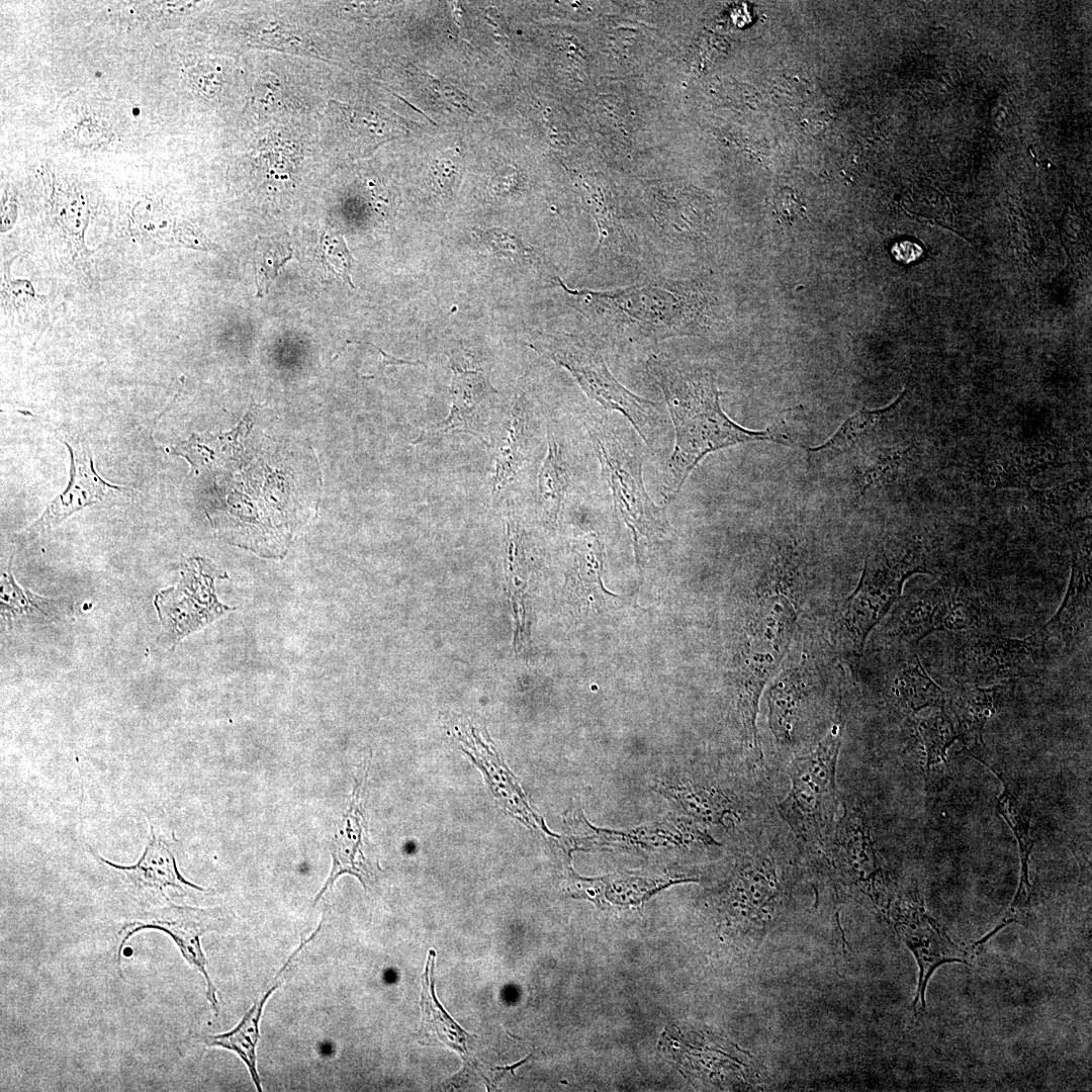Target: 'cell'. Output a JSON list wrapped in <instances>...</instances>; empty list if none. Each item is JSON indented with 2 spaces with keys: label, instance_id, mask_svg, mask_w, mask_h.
<instances>
[{
  "label": "cell",
  "instance_id": "6da1fadb",
  "mask_svg": "<svg viewBox=\"0 0 1092 1092\" xmlns=\"http://www.w3.org/2000/svg\"><path fill=\"white\" fill-rule=\"evenodd\" d=\"M646 367L664 396L674 430L661 489L664 502L676 497L708 454L741 443L779 441L769 430H748L732 421L721 407L713 375L704 368L665 353L650 355Z\"/></svg>",
  "mask_w": 1092,
  "mask_h": 1092
},
{
  "label": "cell",
  "instance_id": "7a4b0ae2",
  "mask_svg": "<svg viewBox=\"0 0 1092 1092\" xmlns=\"http://www.w3.org/2000/svg\"><path fill=\"white\" fill-rule=\"evenodd\" d=\"M555 279L569 304L607 336L657 342L697 333L706 323L707 299L689 281L660 278L593 290L571 289Z\"/></svg>",
  "mask_w": 1092,
  "mask_h": 1092
},
{
  "label": "cell",
  "instance_id": "3957f363",
  "mask_svg": "<svg viewBox=\"0 0 1092 1092\" xmlns=\"http://www.w3.org/2000/svg\"><path fill=\"white\" fill-rule=\"evenodd\" d=\"M929 569V546L917 534H889L867 553L858 584L834 615L835 650L856 666L871 632L901 597L905 581Z\"/></svg>",
  "mask_w": 1092,
  "mask_h": 1092
},
{
  "label": "cell",
  "instance_id": "277c9868",
  "mask_svg": "<svg viewBox=\"0 0 1092 1092\" xmlns=\"http://www.w3.org/2000/svg\"><path fill=\"white\" fill-rule=\"evenodd\" d=\"M903 402L901 394L884 408L860 410L823 444L807 448L811 472L850 488L858 496L890 487L907 476L917 460L916 444L910 440L876 443L881 429Z\"/></svg>",
  "mask_w": 1092,
  "mask_h": 1092
},
{
  "label": "cell",
  "instance_id": "5b68a950",
  "mask_svg": "<svg viewBox=\"0 0 1092 1092\" xmlns=\"http://www.w3.org/2000/svg\"><path fill=\"white\" fill-rule=\"evenodd\" d=\"M943 668L958 685L992 686L1030 675L1043 663L1041 629L1023 638L989 630L945 632Z\"/></svg>",
  "mask_w": 1092,
  "mask_h": 1092
},
{
  "label": "cell",
  "instance_id": "8992f818",
  "mask_svg": "<svg viewBox=\"0 0 1092 1092\" xmlns=\"http://www.w3.org/2000/svg\"><path fill=\"white\" fill-rule=\"evenodd\" d=\"M842 729L833 724L809 753L790 767L791 789L779 804L781 815L804 842L823 845L830 836L838 808L835 783Z\"/></svg>",
  "mask_w": 1092,
  "mask_h": 1092
},
{
  "label": "cell",
  "instance_id": "52a82bcc",
  "mask_svg": "<svg viewBox=\"0 0 1092 1092\" xmlns=\"http://www.w3.org/2000/svg\"><path fill=\"white\" fill-rule=\"evenodd\" d=\"M583 425L592 440L616 510L632 531L634 547L659 527L661 510L650 497L643 480V458L635 440L605 416L589 413Z\"/></svg>",
  "mask_w": 1092,
  "mask_h": 1092
},
{
  "label": "cell",
  "instance_id": "ba28073f",
  "mask_svg": "<svg viewBox=\"0 0 1092 1092\" xmlns=\"http://www.w3.org/2000/svg\"><path fill=\"white\" fill-rule=\"evenodd\" d=\"M796 619L794 605L781 590H763L754 605L738 701L746 740L751 748L759 747L756 729L759 697L789 650Z\"/></svg>",
  "mask_w": 1092,
  "mask_h": 1092
},
{
  "label": "cell",
  "instance_id": "9c48e42d",
  "mask_svg": "<svg viewBox=\"0 0 1092 1092\" xmlns=\"http://www.w3.org/2000/svg\"><path fill=\"white\" fill-rule=\"evenodd\" d=\"M534 348L565 368L592 400L623 415L645 444L659 446L665 425L655 403L624 386L590 341L569 339Z\"/></svg>",
  "mask_w": 1092,
  "mask_h": 1092
},
{
  "label": "cell",
  "instance_id": "30bf717a",
  "mask_svg": "<svg viewBox=\"0 0 1092 1092\" xmlns=\"http://www.w3.org/2000/svg\"><path fill=\"white\" fill-rule=\"evenodd\" d=\"M885 917L915 957L919 978L912 1007L924 1010L926 987L934 971L946 963L968 964L970 953L951 940L916 892L891 901Z\"/></svg>",
  "mask_w": 1092,
  "mask_h": 1092
},
{
  "label": "cell",
  "instance_id": "8fae6325",
  "mask_svg": "<svg viewBox=\"0 0 1092 1092\" xmlns=\"http://www.w3.org/2000/svg\"><path fill=\"white\" fill-rule=\"evenodd\" d=\"M216 577L223 575L207 561L192 559L184 565L177 585L155 596L159 620L173 645L234 610L217 600Z\"/></svg>",
  "mask_w": 1092,
  "mask_h": 1092
},
{
  "label": "cell",
  "instance_id": "7c38bea8",
  "mask_svg": "<svg viewBox=\"0 0 1092 1092\" xmlns=\"http://www.w3.org/2000/svg\"><path fill=\"white\" fill-rule=\"evenodd\" d=\"M833 860L843 882L867 895L886 915L892 901L886 876L877 855L867 816L857 806L845 805L843 815L837 822Z\"/></svg>",
  "mask_w": 1092,
  "mask_h": 1092
},
{
  "label": "cell",
  "instance_id": "4fadbf2b",
  "mask_svg": "<svg viewBox=\"0 0 1092 1092\" xmlns=\"http://www.w3.org/2000/svg\"><path fill=\"white\" fill-rule=\"evenodd\" d=\"M952 578L940 577L922 589L900 597L873 635V643L891 650L915 649L936 632V618Z\"/></svg>",
  "mask_w": 1092,
  "mask_h": 1092
},
{
  "label": "cell",
  "instance_id": "5bb4252c",
  "mask_svg": "<svg viewBox=\"0 0 1092 1092\" xmlns=\"http://www.w3.org/2000/svg\"><path fill=\"white\" fill-rule=\"evenodd\" d=\"M450 365L453 377L449 413L439 422L425 427L412 443L420 444L439 434L462 432L477 437L489 448V443L480 433V411L483 402L497 390L490 384L484 369L463 367L454 358H450Z\"/></svg>",
  "mask_w": 1092,
  "mask_h": 1092
},
{
  "label": "cell",
  "instance_id": "9a60e30c",
  "mask_svg": "<svg viewBox=\"0 0 1092 1092\" xmlns=\"http://www.w3.org/2000/svg\"><path fill=\"white\" fill-rule=\"evenodd\" d=\"M1069 584L1055 615L1040 628L1048 641L1056 638L1067 647L1091 626L1090 533L1073 539Z\"/></svg>",
  "mask_w": 1092,
  "mask_h": 1092
},
{
  "label": "cell",
  "instance_id": "2e32d148",
  "mask_svg": "<svg viewBox=\"0 0 1092 1092\" xmlns=\"http://www.w3.org/2000/svg\"><path fill=\"white\" fill-rule=\"evenodd\" d=\"M973 756L997 774L1004 785V790L997 799L996 808L998 813L1009 824L1017 839L1021 861L1018 889L1004 916L1010 922L1023 924L1028 920L1030 914L1029 904L1031 898V886L1028 877L1029 855L1033 847V839L1030 836V805L1019 794L1015 783L1008 779L1007 774L991 758L989 751L985 747L973 753Z\"/></svg>",
  "mask_w": 1092,
  "mask_h": 1092
},
{
  "label": "cell",
  "instance_id": "e0dca14e",
  "mask_svg": "<svg viewBox=\"0 0 1092 1092\" xmlns=\"http://www.w3.org/2000/svg\"><path fill=\"white\" fill-rule=\"evenodd\" d=\"M71 456V479L66 490L56 497L29 529L27 534L36 535L43 530L58 525L73 513L105 497L122 491L115 485L105 482L94 469L92 455L88 447L81 442H65Z\"/></svg>",
  "mask_w": 1092,
  "mask_h": 1092
},
{
  "label": "cell",
  "instance_id": "ac0fdd59",
  "mask_svg": "<svg viewBox=\"0 0 1092 1092\" xmlns=\"http://www.w3.org/2000/svg\"><path fill=\"white\" fill-rule=\"evenodd\" d=\"M362 785L363 783L354 789L349 808L338 823L331 845L333 867L324 887L314 900V904L344 874L357 877L365 889H368L374 882L376 868L365 855V845H368V837L367 825L360 803Z\"/></svg>",
  "mask_w": 1092,
  "mask_h": 1092
},
{
  "label": "cell",
  "instance_id": "d6986e66",
  "mask_svg": "<svg viewBox=\"0 0 1092 1092\" xmlns=\"http://www.w3.org/2000/svg\"><path fill=\"white\" fill-rule=\"evenodd\" d=\"M1060 451L1053 443H1035L983 458L973 465L975 481L990 488L1025 487L1041 471L1056 466Z\"/></svg>",
  "mask_w": 1092,
  "mask_h": 1092
},
{
  "label": "cell",
  "instance_id": "ffe728a7",
  "mask_svg": "<svg viewBox=\"0 0 1092 1092\" xmlns=\"http://www.w3.org/2000/svg\"><path fill=\"white\" fill-rule=\"evenodd\" d=\"M1014 689L1015 681L992 686L958 685L946 696L943 707L956 725L959 739L972 742L973 746L984 743L985 725L1010 701Z\"/></svg>",
  "mask_w": 1092,
  "mask_h": 1092
},
{
  "label": "cell",
  "instance_id": "44dd1931",
  "mask_svg": "<svg viewBox=\"0 0 1092 1092\" xmlns=\"http://www.w3.org/2000/svg\"><path fill=\"white\" fill-rule=\"evenodd\" d=\"M530 413L524 396L517 397L504 419L500 437L492 448L490 492L497 502L528 460Z\"/></svg>",
  "mask_w": 1092,
  "mask_h": 1092
},
{
  "label": "cell",
  "instance_id": "7402d4cb",
  "mask_svg": "<svg viewBox=\"0 0 1092 1092\" xmlns=\"http://www.w3.org/2000/svg\"><path fill=\"white\" fill-rule=\"evenodd\" d=\"M895 651L897 659L889 670L888 680L900 708L915 714L928 707H943L946 694L928 674L915 649Z\"/></svg>",
  "mask_w": 1092,
  "mask_h": 1092
},
{
  "label": "cell",
  "instance_id": "603a6c76",
  "mask_svg": "<svg viewBox=\"0 0 1092 1092\" xmlns=\"http://www.w3.org/2000/svg\"><path fill=\"white\" fill-rule=\"evenodd\" d=\"M780 886L772 862L758 857L744 864L732 887L734 906L748 921L762 928L770 918Z\"/></svg>",
  "mask_w": 1092,
  "mask_h": 1092
},
{
  "label": "cell",
  "instance_id": "cb8c5ba5",
  "mask_svg": "<svg viewBox=\"0 0 1092 1092\" xmlns=\"http://www.w3.org/2000/svg\"><path fill=\"white\" fill-rule=\"evenodd\" d=\"M145 928L159 929L169 934L187 963L197 972L201 973L207 985L206 997L215 1013L218 1012L216 989L212 984L206 970L207 961L200 944L201 935L212 929L213 924L207 919L185 914L175 919H154L151 921H136L124 928L123 937L118 948L117 961L120 964V954L127 938L136 931Z\"/></svg>",
  "mask_w": 1092,
  "mask_h": 1092
},
{
  "label": "cell",
  "instance_id": "d4e9b609",
  "mask_svg": "<svg viewBox=\"0 0 1092 1092\" xmlns=\"http://www.w3.org/2000/svg\"><path fill=\"white\" fill-rule=\"evenodd\" d=\"M436 954L430 949L426 968L421 976V1009L422 1025L420 1028V1042L424 1044H442L456 1051L464 1060L469 1062L470 1035L465 1032L453 1018L444 1010L438 1002L434 991V967Z\"/></svg>",
  "mask_w": 1092,
  "mask_h": 1092
},
{
  "label": "cell",
  "instance_id": "484cf974",
  "mask_svg": "<svg viewBox=\"0 0 1092 1092\" xmlns=\"http://www.w3.org/2000/svg\"><path fill=\"white\" fill-rule=\"evenodd\" d=\"M808 693L800 669L795 667L785 669L769 688V726L779 743L792 741Z\"/></svg>",
  "mask_w": 1092,
  "mask_h": 1092
},
{
  "label": "cell",
  "instance_id": "4316f807",
  "mask_svg": "<svg viewBox=\"0 0 1092 1092\" xmlns=\"http://www.w3.org/2000/svg\"><path fill=\"white\" fill-rule=\"evenodd\" d=\"M991 618L975 590L965 581L952 579L937 618L936 631L990 630Z\"/></svg>",
  "mask_w": 1092,
  "mask_h": 1092
},
{
  "label": "cell",
  "instance_id": "83f0119b",
  "mask_svg": "<svg viewBox=\"0 0 1092 1092\" xmlns=\"http://www.w3.org/2000/svg\"><path fill=\"white\" fill-rule=\"evenodd\" d=\"M570 467L556 432L547 429V453L538 474V498L548 520L556 522L570 485Z\"/></svg>",
  "mask_w": 1092,
  "mask_h": 1092
},
{
  "label": "cell",
  "instance_id": "f1b7e54d",
  "mask_svg": "<svg viewBox=\"0 0 1092 1092\" xmlns=\"http://www.w3.org/2000/svg\"><path fill=\"white\" fill-rule=\"evenodd\" d=\"M279 986V983L270 987L262 997L257 1000L247 1011L241 1022L232 1030L206 1037L208 1046H219L236 1053L247 1066L251 1078L258 1091H262L260 1077L257 1071V1044L260 1036L259 1024L262 1012L271 994Z\"/></svg>",
  "mask_w": 1092,
  "mask_h": 1092
},
{
  "label": "cell",
  "instance_id": "f546056e",
  "mask_svg": "<svg viewBox=\"0 0 1092 1092\" xmlns=\"http://www.w3.org/2000/svg\"><path fill=\"white\" fill-rule=\"evenodd\" d=\"M107 863L123 871L134 885L141 888L163 890L171 886L179 889L191 887L202 890L181 877L172 853L155 836L136 864L119 867L109 861Z\"/></svg>",
  "mask_w": 1092,
  "mask_h": 1092
},
{
  "label": "cell",
  "instance_id": "4dcf8cb0",
  "mask_svg": "<svg viewBox=\"0 0 1092 1092\" xmlns=\"http://www.w3.org/2000/svg\"><path fill=\"white\" fill-rule=\"evenodd\" d=\"M0 594L2 621L9 627L24 620H53L59 614V601L22 588L16 583L11 572L2 574Z\"/></svg>",
  "mask_w": 1092,
  "mask_h": 1092
},
{
  "label": "cell",
  "instance_id": "1f68e13d",
  "mask_svg": "<svg viewBox=\"0 0 1092 1092\" xmlns=\"http://www.w3.org/2000/svg\"><path fill=\"white\" fill-rule=\"evenodd\" d=\"M915 727L926 751L927 769L934 763L944 761L947 748L959 739L956 725L944 707L915 718Z\"/></svg>",
  "mask_w": 1092,
  "mask_h": 1092
},
{
  "label": "cell",
  "instance_id": "d6a6232c",
  "mask_svg": "<svg viewBox=\"0 0 1092 1092\" xmlns=\"http://www.w3.org/2000/svg\"><path fill=\"white\" fill-rule=\"evenodd\" d=\"M1088 487L1090 484L1086 478H1077L1053 487L1034 490L1032 497L1049 520L1061 525H1069L1072 523L1069 517L1072 508L1087 492Z\"/></svg>",
  "mask_w": 1092,
  "mask_h": 1092
},
{
  "label": "cell",
  "instance_id": "836d02e7",
  "mask_svg": "<svg viewBox=\"0 0 1092 1092\" xmlns=\"http://www.w3.org/2000/svg\"><path fill=\"white\" fill-rule=\"evenodd\" d=\"M293 257L287 241L272 238L259 239L254 255L257 295H264L280 267Z\"/></svg>",
  "mask_w": 1092,
  "mask_h": 1092
},
{
  "label": "cell",
  "instance_id": "e575fe53",
  "mask_svg": "<svg viewBox=\"0 0 1092 1092\" xmlns=\"http://www.w3.org/2000/svg\"><path fill=\"white\" fill-rule=\"evenodd\" d=\"M485 248L493 255L514 261L534 263L539 260L535 250L526 246L514 233L492 228L478 233Z\"/></svg>",
  "mask_w": 1092,
  "mask_h": 1092
},
{
  "label": "cell",
  "instance_id": "d590c367",
  "mask_svg": "<svg viewBox=\"0 0 1092 1092\" xmlns=\"http://www.w3.org/2000/svg\"><path fill=\"white\" fill-rule=\"evenodd\" d=\"M693 815L712 822L720 821L727 810L721 798L708 790L685 789L673 795Z\"/></svg>",
  "mask_w": 1092,
  "mask_h": 1092
},
{
  "label": "cell",
  "instance_id": "8d00e7d4",
  "mask_svg": "<svg viewBox=\"0 0 1092 1092\" xmlns=\"http://www.w3.org/2000/svg\"><path fill=\"white\" fill-rule=\"evenodd\" d=\"M323 263L328 270L340 275L351 287V268L354 259L350 254L344 238L334 231L328 230L322 237Z\"/></svg>",
  "mask_w": 1092,
  "mask_h": 1092
},
{
  "label": "cell",
  "instance_id": "74e56055",
  "mask_svg": "<svg viewBox=\"0 0 1092 1092\" xmlns=\"http://www.w3.org/2000/svg\"><path fill=\"white\" fill-rule=\"evenodd\" d=\"M777 216L781 222L793 224L805 216V205L797 193L790 188L777 191L774 198Z\"/></svg>",
  "mask_w": 1092,
  "mask_h": 1092
},
{
  "label": "cell",
  "instance_id": "f35d334b",
  "mask_svg": "<svg viewBox=\"0 0 1092 1092\" xmlns=\"http://www.w3.org/2000/svg\"><path fill=\"white\" fill-rule=\"evenodd\" d=\"M197 69L192 73V78L197 87L205 94L213 95L220 87V80L217 71L213 67L208 65L197 66Z\"/></svg>",
  "mask_w": 1092,
  "mask_h": 1092
},
{
  "label": "cell",
  "instance_id": "ab89813d",
  "mask_svg": "<svg viewBox=\"0 0 1092 1092\" xmlns=\"http://www.w3.org/2000/svg\"><path fill=\"white\" fill-rule=\"evenodd\" d=\"M434 167L438 185L444 192L451 193L457 177L456 165L451 160L441 159Z\"/></svg>",
  "mask_w": 1092,
  "mask_h": 1092
},
{
  "label": "cell",
  "instance_id": "60d3db41",
  "mask_svg": "<svg viewBox=\"0 0 1092 1092\" xmlns=\"http://www.w3.org/2000/svg\"><path fill=\"white\" fill-rule=\"evenodd\" d=\"M892 253L898 261L907 264L917 260L922 254V249L913 242L902 241L893 246Z\"/></svg>",
  "mask_w": 1092,
  "mask_h": 1092
},
{
  "label": "cell",
  "instance_id": "b9f144b4",
  "mask_svg": "<svg viewBox=\"0 0 1092 1092\" xmlns=\"http://www.w3.org/2000/svg\"><path fill=\"white\" fill-rule=\"evenodd\" d=\"M515 180H516L515 176L511 175V174H509L507 176H503L500 174L495 176L491 180V186H492L493 192L495 194H498V195L508 194L511 191V189L515 186Z\"/></svg>",
  "mask_w": 1092,
  "mask_h": 1092
},
{
  "label": "cell",
  "instance_id": "7bdbcfd3",
  "mask_svg": "<svg viewBox=\"0 0 1092 1092\" xmlns=\"http://www.w3.org/2000/svg\"><path fill=\"white\" fill-rule=\"evenodd\" d=\"M378 351L380 352V354L382 356V363L384 365H405L406 364V365H414V366H419V365L426 366L425 363L420 361V360H415L414 361V360L398 359L396 357H393V356L387 354L386 352H384L383 350H381L379 348H378Z\"/></svg>",
  "mask_w": 1092,
  "mask_h": 1092
}]
</instances>
